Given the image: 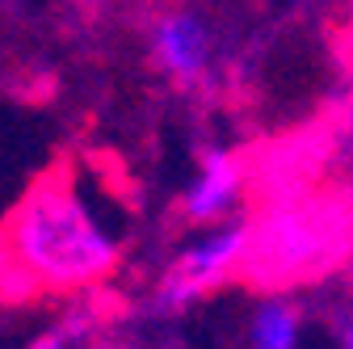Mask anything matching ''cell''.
Returning a JSON list of instances; mask_svg holds the SVG:
<instances>
[{
    "mask_svg": "<svg viewBox=\"0 0 353 349\" xmlns=\"http://www.w3.org/2000/svg\"><path fill=\"white\" fill-rule=\"evenodd\" d=\"M93 337H97V312L76 308V312L55 316L42 332H34L26 341V349H84Z\"/></svg>",
    "mask_w": 353,
    "mask_h": 349,
    "instance_id": "7",
    "label": "cell"
},
{
    "mask_svg": "<svg viewBox=\"0 0 353 349\" xmlns=\"http://www.w3.org/2000/svg\"><path fill=\"white\" fill-rule=\"evenodd\" d=\"M240 202H244V164H240V156L223 143L202 148L198 164H194V177L181 190V215L194 228H206V223L236 219Z\"/></svg>",
    "mask_w": 353,
    "mask_h": 349,
    "instance_id": "4",
    "label": "cell"
},
{
    "mask_svg": "<svg viewBox=\"0 0 353 349\" xmlns=\"http://www.w3.org/2000/svg\"><path fill=\"white\" fill-rule=\"evenodd\" d=\"M9 261L30 290L76 295L122 261V219L80 172H51L26 190L9 223Z\"/></svg>",
    "mask_w": 353,
    "mask_h": 349,
    "instance_id": "1",
    "label": "cell"
},
{
    "mask_svg": "<svg viewBox=\"0 0 353 349\" xmlns=\"http://www.w3.org/2000/svg\"><path fill=\"white\" fill-rule=\"evenodd\" d=\"M252 257V228L240 219H223V223H206L194 228V236L181 240L168 257V266L160 270L148 308L152 316H181L194 303H202L210 290H219L236 270L248 266Z\"/></svg>",
    "mask_w": 353,
    "mask_h": 349,
    "instance_id": "2",
    "label": "cell"
},
{
    "mask_svg": "<svg viewBox=\"0 0 353 349\" xmlns=\"http://www.w3.org/2000/svg\"><path fill=\"white\" fill-rule=\"evenodd\" d=\"M148 55L164 80L198 89L214 68V30L198 9H160L148 26Z\"/></svg>",
    "mask_w": 353,
    "mask_h": 349,
    "instance_id": "3",
    "label": "cell"
},
{
    "mask_svg": "<svg viewBox=\"0 0 353 349\" xmlns=\"http://www.w3.org/2000/svg\"><path fill=\"white\" fill-rule=\"evenodd\" d=\"M324 328H328V349H353V303H336L324 312Z\"/></svg>",
    "mask_w": 353,
    "mask_h": 349,
    "instance_id": "8",
    "label": "cell"
},
{
    "mask_svg": "<svg viewBox=\"0 0 353 349\" xmlns=\"http://www.w3.org/2000/svg\"><path fill=\"white\" fill-rule=\"evenodd\" d=\"M328 257V232H320L307 215H274L265 232H252L248 270L274 274L270 282H286L290 274L312 270Z\"/></svg>",
    "mask_w": 353,
    "mask_h": 349,
    "instance_id": "5",
    "label": "cell"
},
{
    "mask_svg": "<svg viewBox=\"0 0 353 349\" xmlns=\"http://www.w3.org/2000/svg\"><path fill=\"white\" fill-rule=\"evenodd\" d=\"M307 332H312V308L290 290H270L248 312L244 349H307Z\"/></svg>",
    "mask_w": 353,
    "mask_h": 349,
    "instance_id": "6",
    "label": "cell"
}]
</instances>
